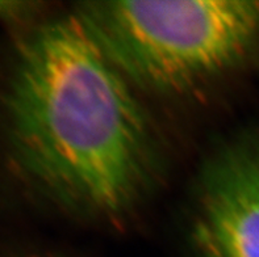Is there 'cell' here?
I'll return each instance as SVG.
<instances>
[{"mask_svg":"<svg viewBox=\"0 0 259 257\" xmlns=\"http://www.w3.org/2000/svg\"><path fill=\"white\" fill-rule=\"evenodd\" d=\"M4 111L20 172L59 203L112 217L148 186L154 168L148 117L75 13L26 37Z\"/></svg>","mask_w":259,"mask_h":257,"instance_id":"6da1fadb","label":"cell"},{"mask_svg":"<svg viewBox=\"0 0 259 257\" xmlns=\"http://www.w3.org/2000/svg\"><path fill=\"white\" fill-rule=\"evenodd\" d=\"M129 82L183 91L241 63L259 41V2H87L74 12Z\"/></svg>","mask_w":259,"mask_h":257,"instance_id":"7a4b0ae2","label":"cell"},{"mask_svg":"<svg viewBox=\"0 0 259 257\" xmlns=\"http://www.w3.org/2000/svg\"><path fill=\"white\" fill-rule=\"evenodd\" d=\"M196 257H259V131L219 147L199 177Z\"/></svg>","mask_w":259,"mask_h":257,"instance_id":"3957f363","label":"cell"},{"mask_svg":"<svg viewBox=\"0 0 259 257\" xmlns=\"http://www.w3.org/2000/svg\"><path fill=\"white\" fill-rule=\"evenodd\" d=\"M34 4L25 2H0V17L6 20H20L34 12Z\"/></svg>","mask_w":259,"mask_h":257,"instance_id":"277c9868","label":"cell"}]
</instances>
